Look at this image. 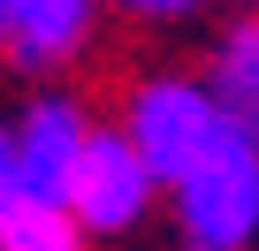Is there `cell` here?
<instances>
[{"label":"cell","mask_w":259,"mask_h":251,"mask_svg":"<svg viewBox=\"0 0 259 251\" xmlns=\"http://www.w3.org/2000/svg\"><path fill=\"white\" fill-rule=\"evenodd\" d=\"M236 130H251V114L221 107V99L206 91V76H153V84L130 91V114H122L130 153L145 160V175H153L160 190L183 183L198 160H213Z\"/></svg>","instance_id":"obj_1"},{"label":"cell","mask_w":259,"mask_h":251,"mask_svg":"<svg viewBox=\"0 0 259 251\" xmlns=\"http://www.w3.org/2000/svg\"><path fill=\"white\" fill-rule=\"evenodd\" d=\"M160 198H176V228L191 251H244L259 228V130H236L213 160H198Z\"/></svg>","instance_id":"obj_2"},{"label":"cell","mask_w":259,"mask_h":251,"mask_svg":"<svg viewBox=\"0 0 259 251\" xmlns=\"http://www.w3.org/2000/svg\"><path fill=\"white\" fill-rule=\"evenodd\" d=\"M153 198H160V183L145 175L138 153H130V137L92 122V130H84V153L69 168V190H61V206L76 213V228L84 236H130V228L153 213Z\"/></svg>","instance_id":"obj_3"},{"label":"cell","mask_w":259,"mask_h":251,"mask_svg":"<svg viewBox=\"0 0 259 251\" xmlns=\"http://www.w3.org/2000/svg\"><path fill=\"white\" fill-rule=\"evenodd\" d=\"M84 130H92V114H84L69 91H46V99H31V107H23V122L8 130L23 198H54V206H61L69 168H76V153H84Z\"/></svg>","instance_id":"obj_4"},{"label":"cell","mask_w":259,"mask_h":251,"mask_svg":"<svg viewBox=\"0 0 259 251\" xmlns=\"http://www.w3.org/2000/svg\"><path fill=\"white\" fill-rule=\"evenodd\" d=\"M92 23H99V0H0V54L46 76L69 54H84Z\"/></svg>","instance_id":"obj_5"},{"label":"cell","mask_w":259,"mask_h":251,"mask_svg":"<svg viewBox=\"0 0 259 251\" xmlns=\"http://www.w3.org/2000/svg\"><path fill=\"white\" fill-rule=\"evenodd\" d=\"M92 236L76 228L69 206L54 198H16L8 213H0V251H84Z\"/></svg>","instance_id":"obj_6"},{"label":"cell","mask_w":259,"mask_h":251,"mask_svg":"<svg viewBox=\"0 0 259 251\" xmlns=\"http://www.w3.org/2000/svg\"><path fill=\"white\" fill-rule=\"evenodd\" d=\"M206 91H213L221 107L251 114V99H259V23H251V16L221 31V46H213V69H206Z\"/></svg>","instance_id":"obj_7"},{"label":"cell","mask_w":259,"mask_h":251,"mask_svg":"<svg viewBox=\"0 0 259 251\" xmlns=\"http://www.w3.org/2000/svg\"><path fill=\"white\" fill-rule=\"evenodd\" d=\"M130 16H153V23H168V16H198L206 0H122Z\"/></svg>","instance_id":"obj_8"},{"label":"cell","mask_w":259,"mask_h":251,"mask_svg":"<svg viewBox=\"0 0 259 251\" xmlns=\"http://www.w3.org/2000/svg\"><path fill=\"white\" fill-rule=\"evenodd\" d=\"M23 198V183H16V145H8V130H0V213H8Z\"/></svg>","instance_id":"obj_9"}]
</instances>
